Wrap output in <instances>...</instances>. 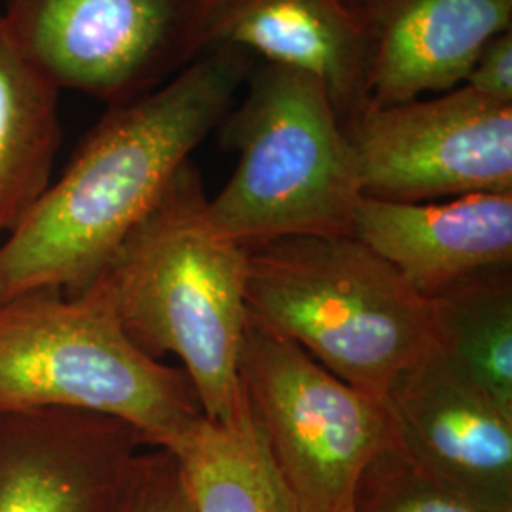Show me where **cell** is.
Instances as JSON below:
<instances>
[{"label": "cell", "instance_id": "cell-16", "mask_svg": "<svg viewBox=\"0 0 512 512\" xmlns=\"http://www.w3.org/2000/svg\"><path fill=\"white\" fill-rule=\"evenodd\" d=\"M431 302L442 365L512 412V268L475 275Z\"/></svg>", "mask_w": 512, "mask_h": 512}, {"label": "cell", "instance_id": "cell-3", "mask_svg": "<svg viewBox=\"0 0 512 512\" xmlns=\"http://www.w3.org/2000/svg\"><path fill=\"white\" fill-rule=\"evenodd\" d=\"M247 253L251 321L368 397L385 403L435 351L433 302L359 239H275Z\"/></svg>", "mask_w": 512, "mask_h": 512}, {"label": "cell", "instance_id": "cell-17", "mask_svg": "<svg viewBox=\"0 0 512 512\" xmlns=\"http://www.w3.org/2000/svg\"><path fill=\"white\" fill-rule=\"evenodd\" d=\"M355 512H494L423 475L399 446L385 450L365 469Z\"/></svg>", "mask_w": 512, "mask_h": 512}, {"label": "cell", "instance_id": "cell-8", "mask_svg": "<svg viewBox=\"0 0 512 512\" xmlns=\"http://www.w3.org/2000/svg\"><path fill=\"white\" fill-rule=\"evenodd\" d=\"M342 126L365 198L420 203L512 192V105L467 86L370 103Z\"/></svg>", "mask_w": 512, "mask_h": 512}, {"label": "cell", "instance_id": "cell-5", "mask_svg": "<svg viewBox=\"0 0 512 512\" xmlns=\"http://www.w3.org/2000/svg\"><path fill=\"white\" fill-rule=\"evenodd\" d=\"M247 95L220 122L238 167L207 213L245 249L302 236H351L363 198L353 152L325 86L310 74L260 63Z\"/></svg>", "mask_w": 512, "mask_h": 512}, {"label": "cell", "instance_id": "cell-4", "mask_svg": "<svg viewBox=\"0 0 512 512\" xmlns=\"http://www.w3.org/2000/svg\"><path fill=\"white\" fill-rule=\"evenodd\" d=\"M90 412L173 450L205 418L183 368L143 353L92 291H35L0 302V414Z\"/></svg>", "mask_w": 512, "mask_h": 512}, {"label": "cell", "instance_id": "cell-9", "mask_svg": "<svg viewBox=\"0 0 512 512\" xmlns=\"http://www.w3.org/2000/svg\"><path fill=\"white\" fill-rule=\"evenodd\" d=\"M147 440L90 412L0 414V512H118Z\"/></svg>", "mask_w": 512, "mask_h": 512}, {"label": "cell", "instance_id": "cell-1", "mask_svg": "<svg viewBox=\"0 0 512 512\" xmlns=\"http://www.w3.org/2000/svg\"><path fill=\"white\" fill-rule=\"evenodd\" d=\"M255 55L217 46L158 90L109 107L25 219L0 241V302L82 293L220 126Z\"/></svg>", "mask_w": 512, "mask_h": 512}, {"label": "cell", "instance_id": "cell-2", "mask_svg": "<svg viewBox=\"0 0 512 512\" xmlns=\"http://www.w3.org/2000/svg\"><path fill=\"white\" fill-rule=\"evenodd\" d=\"M207 202L200 171L186 162L86 289L148 357L181 359L205 420L230 423L247 408L239 363L249 253L213 228Z\"/></svg>", "mask_w": 512, "mask_h": 512}, {"label": "cell", "instance_id": "cell-20", "mask_svg": "<svg viewBox=\"0 0 512 512\" xmlns=\"http://www.w3.org/2000/svg\"><path fill=\"white\" fill-rule=\"evenodd\" d=\"M346 2H348L349 6H351L353 10H357V8H359V4H361L363 0H346Z\"/></svg>", "mask_w": 512, "mask_h": 512}, {"label": "cell", "instance_id": "cell-14", "mask_svg": "<svg viewBox=\"0 0 512 512\" xmlns=\"http://www.w3.org/2000/svg\"><path fill=\"white\" fill-rule=\"evenodd\" d=\"M54 84L23 54L0 14V238L52 183L63 141Z\"/></svg>", "mask_w": 512, "mask_h": 512}, {"label": "cell", "instance_id": "cell-13", "mask_svg": "<svg viewBox=\"0 0 512 512\" xmlns=\"http://www.w3.org/2000/svg\"><path fill=\"white\" fill-rule=\"evenodd\" d=\"M203 40L317 78L342 124L370 105L365 31L346 0H205Z\"/></svg>", "mask_w": 512, "mask_h": 512}, {"label": "cell", "instance_id": "cell-15", "mask_svg": "<svg viewBox=\"0 0 512 512\" xmlns=\"http://www.w3.org/2000/svg\"><path fill=\"white\" fill-rule=\"evenodd\" d=\"M171 452L181 461L194 512H298L249 404L230 423L203 418Z\"/></svg>", "mask_w": 512, "mask_h": 512}, {"label": "cell", "instance_id": "cell-18", "mask_svg": "<svg viewBox=\"0 0 512 512\" xmlns=\"http://www.w3.org/2000/svg\"><path fill=\"white\" fill-rule=\"evenodd\" d=\"M118 512H194L175 452L152 448L137 456Z\"/></svg>", "mask_w": 512, "mask_h": 512}, {"label": "cell", "instance_id": "cell-7", "mask_svg": "<svg viewBox=\"0 0 512 512\" xmlns=\"http://www.w3.org/2000/svg\"><path fill=\"white\" fill-rule=\"evenodd\" d=\"M23 54L59 92L118 107L205 54V0H4Z\"/></svg>", "mask_w": 512, "mask_h": 512}, {"label": "cell", "instance_id": "cell-10", "mask_svg": "<svg viewBox=\"0 0 512 512\" xmlns=\"http://www.w3.org/2000/svg\"><path fill=\"white\" fill-rule=\"evenodd\" d=\"M385 403L399 450L423 475L494 512H512V412L442 365L435 351Z\"/></svg>", "mask_w": 512, "mask_h": 512}, {"label": "cell", "instance_id": "cell-12", "mask_svg": "<svg viewBox=\"0 0 512 512\" xmlns=\"http://www.w3.org/2000/svg\"><path fill=\"white\" fill-rule=\"evenodd\" d=\"M372 105L463 86L492 38L512 31V0H363Z\"/></svg>", "mask_w": 512, "mask_h": 512}, {"label": "cell", "instance_id": "cell-6", "mask_svg": "<svg viewBox=\"0 0 512 512\" xmlns=\"http://www.w3.org/2000/svg\"><path fill=\"white\" fill-rule=\"evenodd\" d=\"M239 376L298 512H355L366 467L399 446L389 406L249 317Z\"/></svg>", "mask_w": 512, "mask_h": 512}, {"label": "cell", "instance_id": "cell-19", "mask_svg": "<svg viewBox=\"0 0 512 512\" xmlns=\"http://www.w3.org/2000/svg\"><path fill=\"white\" fill-rule=\"evenodd\" d=\"M463 86L512 105V31L492 38L476 57Z\"/></svg>", "mask_w": 512, "mask_h": 512}, {"label": "cell", "instance_id": "cell-11", "mask_svg": "<svg viewBox=\"0 0 512 512\" xmlns=\"http://www.w3.org/2000/svg\"><path fill=\"white\" fill-rule=\"evenodd\" d=\"M351 238L391 264L427 300L475 275L512 268V192L439 202L361 198Z\"/></svg>", "mask_w": 512, "mask_h": 512}]
</instances>
